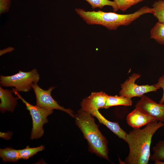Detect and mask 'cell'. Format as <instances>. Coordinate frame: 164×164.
I'll use <instances>...</instances> for the list:
<instances>
[{
    "mask_svg": "<svg viewBox=\"0 0 164 164\" xmlns=\"http://www.w3.org/2000/svg\"><path fill=\"white\" fill-rule=\"evenodd\" d=\"M140 77V74L136 73H134L129 77L121 84V89L119 92V95L131 98L135 97H141L145 93L157 91L158 89L154 85H139L135 84L136 80Z\"/></svg>",
    "mask_w": 164,
    "mask_h": 164,
    "instance_id": "obj_7",
    "label": "cell"
},
{
    "mask_svg": "<svg viewBox=\"0 0 164 164\" xmlns=\"http://www.w3.org/2000/svg\"><path fill=\"white\" fill-rule=\"evenodd\" d=\"M44 146L41 145L36 147L31 148L27 146L26 148L19 150L20 159H27L44 149Z\"/></svg>",
    "mask_w": 164,
    "mask_h": 164,
    "instance_id": "obj_19",
    "label": "cell"
},
{
    "mask_svg": "<svg viewBox=\"0 0 164 164\" xmlns=\"http://www.w3.org/2000/svg\"><path fill=\"white\" fill-rule=\"evenodd\" d=\"M93 116L89 112L81 109L74 117L76 124L88 142L90 151L109 160L108 141L99 130Z\"/></svg>",
    "mask_w": 164,
    "mask_h": 164,
    "instance_id": "obj_3",
    "label": "cell"
},
{
    "mask_svg": "<svg viewBox=\"0 0 164 164\" xmlns=\"http://www.w3.org/2000/svg\"><path fill=\"white\" fill-rule=\"evenodd\" d=\"M12 133L11 132L6 133L0 132V137L5 139H9L11 137Z\"/></svg>",
    "mask_w": 164,
    "mask_h": 164,
    "instance_id": "obj_23",
    "label": "cell"
},
{
    "mask_svg": "<svg viewBox=\"0 0 164 164\" xmlns=\"http://www.w3.org/2000/svg\"><path fill=\"white\" fill-rule=\"evenodd\" d=\"M108 95L101 91L92 93L88 97L84 99L81 105L82 109L93 108L99 110L104 108Z\"/></svg>",
    "mask_w": 164,
    "mask_h": 164,
    "instance_id": "obj_11",
    "label": "cell"
},
{
    "mask_svg": "<svg viewBox=\"0 0 164 164\" xmlns=\"http://www.w3.org/2000/svg\"><path fill=\"white\" fill-rule=\"evenodd\" d=\"M84 111L96 118L100 123L105 125L119 138L125 142L127 133L120 127L117 122H113L108 120L99 112L98 109L90 108Z\"/></svg>",
    "mask_w": 164,
    "mask_h": 164,
    "instance_id": "obj_9",
    "label": "cell"
},
{
    "mask_svg": "<svg viewBox=\"0 0 164 164\" xmlns=\"http://www.w3.org/2000/svg\"><path fill=\"white\" fill-rule=\"evenodd\" d=\"M150 37L159 43L164 44V24L156 22L150 31Z\"/></svg>",
    "mask_w": 164,
    "mask_h": 164,
    "instance_id": "obj_16",
    "label": "cell"
},
{
    "mask_svg": "<svg viewBox=\"0 0 164 164\" xmlns=\"http://www.w3.org/2000/svg\"><path fill=\"white\" fill-rule=\"evenodd\" d=\"M163 2H164V0H163Z\"/></svg>",
    "mask_w": 164,
    "mask_h": 164,
    "instance_id": "obj_24",
    "label": "cell"
},
{
    "mask_svg": "<svg viewBox=\"0 0 164 164\" xmlns=\"http://www.w3.org/2000/svg\"><path fill=\"white\" fill-rule=\"evenodd\" d=\"M155 87L158 89L161 88L163 90V94L159 103L162 104L164 103V75L160 77L158 80L157 83L154 84Z\"/></svg>",
    "mask_w": 164,
    "mask_h": 164,
    "instance_id": "obj_21",
    "label": "cell"
},
{
    "mask_svg": "<svg viewBox=\"0 0 164 164\" xmlns=\"http://www.w3.org/2000/svg\"><path fill=\"white\" fill-rule=\"evenodd\" d=\"M75 11L87 24L101 25L110 30H116L121 26L129 25L142 15L153 12L152 8L145 6L133 13L127 14L105 12L100 10L86 11L81 8H76Z\"/></svg>",
    "mask_w": 164,
    "mask_h": 164,
    "instance_id": "obj_2",
    "label": "cell"
},
{
    "mask_svg": "<svg viewBox=\"0 0 164 164\" xmlns=\"http://www.w3.org/2000/svg\"><path fill=\"white\" fill-rule=\"evenodd\" d=\"M12 91L0 87V110L2 113L6 111L13 112L17 104L18 98L13 96Z\"/></svg>",
    "mask_w": 164,
    "mask_h": 164,
    "instance_id": "obj_12",
    "label": "cell"
},
{
    "mask_svg": "<svg viewBox=\"0 0 164 164\" xmlns=\"http://www.w3.org/2000/svg\"><path fill=\"white\" fill-rule=\"evenodd\" d=\"M0 157L4 162H15L20 159L19 150L9 147L0 149Z\"/></svg>",
    "mask_w": 164,
    "mask_h": 164,
    "instance_id": "obj_14",
    "label": "cell"
},
{
    "mask_svg": "<svg viewBox=\"0 0 164 164\" xmlns=\"http://www.w3.org/2000/svg\"><path fill=\"white\" fill-rule=\"evenodd\" d=\"M158 121L149 123L143 129L133 128L127 133L125 142L129 152L125 164H148L152 137L158 130L164 127V123Z\"/></svg>",
    "mask_w": 164,
    "mask_h": 164,
    "instance_id": "obj_1",
    "label": "cell"
},
{
    "mask_svg": "<svg viewBox=\"0 0 164 164\" xmlns=\"http://www.w3.org/2000/svg\"><path fill=\"white\" fill-rule=\"evenodd\" d=\"M118 10L124 12L132 6L145 0H113Z\"/></svg>",
    "mask_w": 164,
    "mask_h": 164,
    "instance_id": "obj_20",
    "label": "cell"
},
{
    "mask_svg": "<svg viewBox=\"0 0 164 164\" xmlns=\"http://www.w3.org/2000/svg\"><path fill=\"white\" fill-rule=\"evenodd\" d=\"M131 98L121 95H109L104 108L107 109L110 107L118 105L131 106L132 103Z\"/></svg>",
    "mask_w": 164,
    "mask_h": 164,
    "instance_id": "obj_13",
    "label": "cell"
},
{
    "mask_svg": "<svg viewBox=\"0 0 164 164\" xmlns=\"http://www.w3.org/2000/svg\"><path fill=\"white\" fill-rule=\"evenodd\" d=\"M36 99V105L40 107L53 110L56 109L66 112L72 117L75 115L71 109H66L60 106L52 97L51 92L55 88L53 87H50L47 90H44L37 84L34 83L32 85Z\"/></svg>",
    "mask_w": 164,
    "mask_h": 164,
    "instance_id": "obj_6",
    "label": "cell"
},
{
    "mask_svg": "<svg viewBox=\"0 0 164 164\" xmlns=\"http://www.w3.org/2000/svg\"><path fill=\"white\" fill-rule=\"evenodd\" d=\"M135 108L153 117L156 120L164 123V104L158 103L144 95L136 104Z\"/></svg>",
    "mask_w": 164,
    "mask_h": 164,
    "instance_id": "obj_8",
    "label": "cell"
},
{
    "mask_svg": "<svg viewBox=\"0 0 164 164\" xmlns=\"http://www.w3.org/2000/svg\"><path fill=\"white\" fill-rule=\"evenodd\" d=\"M87 2L91 5L92 9L99 8L102 9L105 6H111L114 12H116L118 10L117 5L114 1L109 0H84Z\"/></svg>",
    "mask_w": 164,
    "mask_h": 164,
    "instance_id": "obj_18",
    "label": "cell"
},
{
    "mask_svg": "<svg viewBox=\"0 0 164 164\" xmlns=\"http://www.w3.org/2000/svg\"><path fill=\"white\" fill-rule=\"evenodd\" d=\"M11 0H0V14L8 11L10 3Z\"/></svg>",
    "mask_w": 164,
    "mask_h": 164,
    "instance_id": "obj_22",
    "label": "cell"
},
{
    "mask_svg": "<svg viewBox=\"0 0 164 164\" xmlns=\"http://www.w3.org/2000/svg\"><path fill=\"white\" fill-rule=\"evenodd\" d=\"M40 79L39 74L36 69L29 72L19 70L11 76L1 75L0 83L1 86L13 87L19 92H27L32 88L34 83H38Z\"/></svg>",
    "mask_w": 164,
    "mask_h": 164,
    "instance_id": "obj_4",
    "label": "cell"
},
{
    "mask_svg": "<svg viewBox=\"0 0 164 164\" xmlns=\"http://www.w3.org/2000/svg\"><path fill=\"white\" fill-rule=\"evenodd\" d=\"M12 91L18 99L21 100L25 104L31 116L32 127L30 139L40 138L44 133L43 126L48 122L47 118L53 113V110L32 105L23 98L14 88L12 89Z\"/></svg>",
    "mask_w": 164,
    "mask_h": 164,
    "instance_id": "obj_5",
    "label": "cell"
},
{
    "mask_svg": "<svg viewBox=\"0 0 164 164\" xmlns=\"http://www.w3.org/2000/svg\"><path fill=\"white\" fill-rule=\"evenodd\" d=\"M153 15L159 22L164 24V2L159 0L154 2L152 6Z\"/></svg>",
    "mask_w": 164,
    "mask_h": 164,
    "instance_id": "obj_17",
    "label": "cell"
},
{
    "mask_svg": "<svg viewBox=\"0 0 164 164\" xmlns=\"http://www.w3.org/2000/svg\"><path fill=\"white\" fill-rule=\"evenodd\" d=\"M153 154L150 160L154 161L155 164H162L164 162V140L160 141L152 148Z\"/></svg>",
    "mask_w": 164,
    "mask_h": 164,
    "instance_id": "obj_15",
    "label": "cell"
},
{
    "mask_svg": "<svg viewBox=\"0 0 164 164\" xmlns=\"http://www.w3.org/2000/svg\"><path fill=\"white\" fill-rule=\"evenodd\" d=\"M128 124L133 128H138L148 123L156 121L153 117L135 108L127 116Z\"/></svg>",
    "mask_w": 164,
    "mask_h": 164,
    "instance_id": "obj_10",
    "label": "cell"
}]
</instances>
